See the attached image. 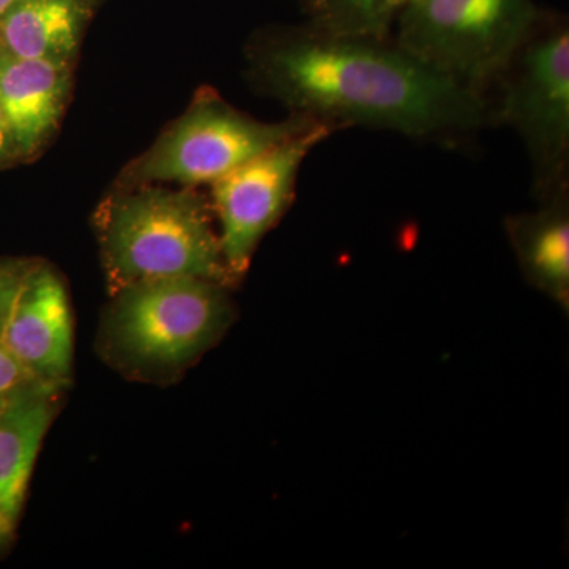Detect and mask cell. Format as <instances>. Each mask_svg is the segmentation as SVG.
<instances>
[{
    "instance_id": "1",
    "label": "cell",
    "mask_w": 569,
    "mask_h": 569,
    "mask_svg": "<svg viewBox=\"0 0 569 569\" xmlns=\"http://www.w3.org/2000/svg\"><path fill=\"white\" fill-rule=\"evenodd\" d=\"M247 58L261 91L335 132L367 127L452 142L493 127L482 93L430 69L392 37L306 22L254 40Z\"/></svg>"
},
{
    "instance_id": "2",
    "label": "cell",
    "mask_w": 569,
    "mask_h": 569,
    "mask_svg": "<svg viewBox=\"0 0 569 569\" xmlns=\"http://www.w3.org/2000/svg\"><path fill=\"white\" fill-rule=\"evenodd\" d=\"M97 213V234L112 295L146 280L198 277L231 284L212 206L193 187L122 186Z\"/></svg>"
},
{
    "instance_id": "3",
    "label": "cell",
    "mask_w": 569,
    "mask_h": 569,
    "mask_svg": "<svg viewBox=\"0 0 569 569\" xmlns=\"http://www.w3.org/2000/svg\"><path fill=\"white\" fill-rule=\"evenodd\" d=\"M493 126L511 127L526 146L539 200L568 187L569 26L542 11L529 36L498 73ZM490 86V88H492Z\"/></svg>"
},
{
    "instance_id": "4",
    "label": "cell",
    "mask_w": 569,
    "mask_h": 569,
    "mask_svg": "<svg viewBox=\"0 0 569 569\" xmlns=\"http://www.w3.org/2000/svg\"><path fill=\"white\" fill-rule=\"evenodd\" d=\"M541 13L535 0H408L392 39L430 69L488 99V89Z\"/></svg>"
},
{
    "instance_id": "5",
    "label": "cell",
    "mask_w": 569,
    "mask_h": 569,
    "mask_svg": "<svg viewBox=\"0 0 569 569\" xmlns=\"http://www.w3.org/2000/svg\"><path fill=\"white\" fill-rule=\"evenodd\" d=\"M112 296L108 346L138 369L170 370L193 361L233 317L227 284L198 277L146 280Z\"/></svg>"
},
{
    "instance_id": "6",
    "label": "cell",
    "mask_w": 569,
    "mask_h": 569,
    "mask_svg": "<svg viewBox=\"0 0 569 569\" xmlns=\"http://www.w3.org/2000/svg\"><path fill=\"white\" fill-rule=\"evenodd\" d=\"M318 126L325 123L299 114L282 122H261L213 89H201L181 118L123 171L121 183L211 186L254 157Z\"/></svg>"
},
{
    "instance_id": "7",
    "label": "cell",
    "mask_w": 569,
    "mask_h": 569,
    "mask_svg": "<svg viewBox=\"0 0 569 569\" xmlns=\"http://www.w3.org/2000/svg\"><path fill=\"white\" fill-rule=\"evenodd\" d=\"M332 133L331 127H313L211 183L212 211L233 283L246 276L261 239L290 208L302 163Z\"/></svg>"
},
{
    "instance_id": "8",
    "label": "cell",
    "mask_w": 569,
    "mask_h": 569,
    "mask_svg": "<svg viewBox=\"0 0 569 569\" xmlns=\"http://www.w3.org/2000/svg\"><path fill=\"white\" fill-rule=\"evenodd\" d=\"M0 346L41 383L63 388L73 366V316L61 277L33 264L0 332Z\"/></svg>"
},
{
    "instance_id": "9",
    "label": "cell",
    "mask_w": 569,
    "mask_h": 569,
    "mask_svg": "<svg viewBox=\"0 0 569 569\" xmlns=\"http://www.w3.org/2000/svg\"><path fill=\"white\" fill-rule=\"evenodd\" d=\"M71 62L22 59L0 50V108L14 156L29 157L50 141L69 97Z\"/></svg>"
},
{
    "instance_id": "10",
    "label": "cell",
    "mask_w": 569,
    "mask_h": 569,
    "mask_svg": "<svg viewBox=\"0 0 569 569\" xmlns=\"http://www.w3.org/2000/svg\"><path fill=\"white\" fill-rule=\"evenodd\" d=\"M59 389L31 381L0 407V511L13 527L20 519L41 443L58 411Z\"/></svg>"
},
{
    "instance_id": "11",
    "label": "cell",
    "mask_w": 569,
    "mask_h": 569,
    "mask_svg": "<svg viewBox=\"0 0 569 569\" xmlns=\"http://www.w3.org/2000/svg\"><path fill=\"white\" fill-rule=\"evenodd\" d=\"M533 212L515 213L505 230L523 276L533 287L568 309L569 189L541 200Z\"/></svg>"
},
{
    "instance_id": "12",
    "label": "cell",
    "mask_w": 569,
    "mask_h": 569,
    "mask_svg": "<svg viewBox=\"0 0 569 569\" xmlns=\"http://www.w3.org/2000/svg\"><path fill=\"white\" fill-rule=\"evenodd\" d=\"M88 14L86 0H17L0 18V50L22 59L71 62Z\"/></svg>"
},
{
    "instance_id": "13",
    "label": "cell",
    "mask_w": 569,
    "mask_h": 569,
    "mask_svg": "<svg viewBox=\"0 0 569 569\" xmlns=\"http://www.w3.org/2000/svg\"><path fill=\"white\" fill-rule=\"evenodd\" d=\"M407 0H301L307 22L346 36L391 37Z\"/></svg>"
},
{
    "instance_id": "14",
    "label": "cell",
    "mask_w": 569,
    "mask_h": 569,
    "mask_svg": "<svg viewBox=\"0 0 569 569\" xmlns=\"http://www.w3.org/2000/svg\"><path fill=\"white\" fill-rule=\"evenodd\" d=\"M31 266L29 261H0V332Z\"/></svg>"
},
{
    "instance_id": "15",
    "label": "cell",
    "mask_w": 569,
    "mask_h": 569,
    "mask_svg": "<svg viewBox=\"0 0 569 569\" xmlns=\"http://www.w3.org/2000/svg\"><path fill=\"white\" fill-rule=\"evenodd\" d=\"M37 381L29 376L20 362L13 358L2 346H0V407L6 403L11 395L26 387V385Z\"/></svg>"
},
{
    "instance_id": "16",
    "label": "cell",
    "mask_w": 569,
    "mask_h": 569,
    "mask_svg": "<svg viewBox=\"0 0 569 569\" xmlns=\"http://www.w3.org/2000/svg\"><path fill=\"white\" fill-rule=\"evenodd\" d=\"M11 156H14L13 142H11L9 123L0 108V163L6 162Z\"/></svg>"
},
{
    "instance_id": "17",
    "label": "cell",
    "mask_w": 569,
    "mask_h": 569,
    "mask_svg": "<svg viewBox=\"0 0 569 569\" xmlns=\"http://www.w3.org/2000/svg\"><path fill=\"white\" fill-rule=\"evenodd\" d=\"M13 530L14 527L11 526L6 516L2 515V511H0V548H3L10 541L11 537H13Z\"/></svg>"
},
{
    "instance_id": "18",
    "label": "cell",
    "mask_w": 569,
    "mask_h": 569,
    "mask_svg": "<svg viewBox=\"0 0 569 569\" xmlns=\"http://www.w3.org/2000/svg\"><path fill=\"white\" fill-rule=\"evenodd\" d=\"M14 2H17V0H0V18L10 10V7L13 6Z\"/></svg>"
},
{
    "instance_id": "19",
    "label": "cell",
    "mask_w": 569,
    "mask_h": 569,
    "mask_svg": "<svg viewBox=\"0 0 569 569\" xmlns=\"http://www.w3.org/2000/svg\"><path fill=\"white\" fill-rule=\"evenodd\" d=\"M407 2H408V0H407ZM407 2H406V3H407Z\"/></svg>"
}]
</instances>
